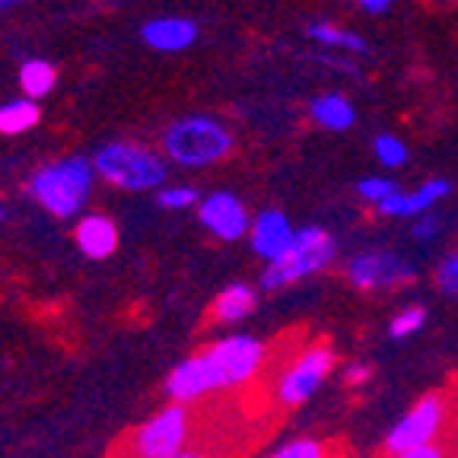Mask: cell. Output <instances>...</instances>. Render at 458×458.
<instances>
[{"instance_id":"cell-1","label":"cell","mask_w":458,"mask_h":458,"mask_svg":"<svg viewBox=\"0 0 458 458\" xmlns=\"http://www.w3.org/2000/svg\"><path fill=\"white\" fill-rule=\"evenodd\" d=\"M96 182V165L86 157H64L48 163L29 179V194L55 216H73L83 210Z\"/></svg>"},{"instance_id":"cell-2","label":"cell","mask_w":458,"mask_h":458,"mask_svg":"<svg viewBox=\"0 0 458 458\" xmlns=\"http://www.w3.org/2000/svg\"><path fill=\"white\" fill-rule=\"evenodd\" d=\"M163 150L172 163L185 165V169H208L229 157L233 134L226 124H220L210 114H188L165 128Z\"/></svg>"},{"instance_id":"cell-3","label":"cell","mask_w":458,"mask_h":458,"mask_svg":"<svg viewBox=\"0 0 458 458\" xmlns=\"http://www.w3.org/2000/svg\"><path fill=\"white\" fill-rule=\"evenodd\" d=\"M93 165L99 179H106L114 188H124V191H150V188L163 185L169 175L165 159L159 153L131 140L102 143L93 157Z\"/></svg>"},{"instance_id":"cell-4","label":"cell","mask_w":458,"mask_h":458,"mask_svg":"<svg viewBox=\"0 0 458 458\" xmlns=\"http://www.w3.org/2000/svg\"><path fill=\"white\" fill-rule=\"evenodd\" d=\"M191 439V411L188 404H165L153 417L134 427L118 443L114 458H169L188 449Z\"/></svg>"},{"instance_id":"cell-5","label":"cell","mask_w":458,"mask_h":458,"mask_svg":"<svg viewBox=\"0 0 458 458\" xmlns=\"http://www.w3.org/2000/svg\"><path fill=\"white\" fill-rule=\"evenodd\" d=\"M337 255V245L335 239L325 233L322 226H302L296 229V239L293 245L271 261L261 274V286L265 290H280L286 284H296V280L309 277L315 271H325V267L335 261Z\"/></svg>"},{"instance_id":"cell-6","label":"cell","mask_w":458,"mask_h":458,"mask_svg":"<svg viewBox=\"0 0 458 458\" xmlns=\"http://www.w3.org/2000/svg\"><path fill=\"white\" fill-rule=\"evenodd\" d=\"M335 360H337V353H335V347H331V341L306 344L277 376L274 398L280 401V408H296V404L312 398V394L318 392V386L331 376Z\"/></svg>"},{"instance_id":"cell-7","label":"cell","mask_w":458,"mask_h":458,"mask_svg":"<svg viewBox=\"0 0 458 458\" xmlns=\"http://www.w3.org/2000/svg\"><path fill=\"white\" fill-rule=\"evenodd\" d=\"M452 414V398L445 392H429L417 401L408 414L401 417L392 427V433L386 437V455H398V452L420 449V445L439 443V437L449 427Z\"/></svg>"},{"instance_id":"cell-8","label":"cell","mask_w":458,"mask_h":458,"mask_svg":"<svg viewBox=\"0 0 458 458\" xmlns=\"http://www.w3.org/2000/svg\"><path fill=\"white\" fill-rule=\"evenodd\" d=\"M216 392H229V382L208 347L198 351L194 357L182 360L165 379V394L172 398V404H191V401H200Z\"/></svg>"},{"instance_id":"cell-9","label":"cell","mask_w":458,"mask_h":458,"mask_svg":"<svg viewBox=\"0 0 458 458\" xmlns=\"http://www.w3.org/2000/svg\"><path fill=\"white\" fill-rule=\"evenodd\" d=\"M344 274L357 290L372 293V290H392V286L411 284L417 271L414 265H408L404 258L392 255V251H363L347 261Z\"/></svg>"},{"instance_id":"cell-10","label":"cell","mask_w":458,"mask_h":458,"mask_svg":"<svg viewBox=\"0 0 458 458\" xmlns=\"http://www.w3.org/2000/svg\"><path fill=\"white\" fill-rule=\"evenodd\" d=\"M214 353V360L220 363V369L226 372L229 388L249 386L251 379H258V372L267 360V347L258 337L249 335H229L220 337L208 347Z\"/></svg>"},{"instance_id":"cell-11","label":"cell","mask_w":458,"mask_h":458,"mask_svg":"<svg viewBox=\"0 0 458 458\" xmlns=\"http://www.w3.org/2000/svg\"><path fill=\"white\" fill-rule=\"evenodd\" d=\"M198 220L204 229H210L223 242H236V239L251 233V216L245 204L233 191H214L200 200Z\"/></svg>"},{"instance_id":"cell-12","label":"cell","mask_w":458,"mask_h":458,"mask_svg":"<svg viewBox=\"0 0 458 458\" xmlns=\"http://www.w3.org/2000/svg\"><path fill=\"white\" fill-rule=\"evenodd\" d=\"M296 239V229L290 226L286 214L280 210H261V214L251 220V233H249V242H251V251L258 258H265L267 265L277 261Z\"/></svg>"},{"instance_id":"cell-13","label":"cell","mask_w":458,"mask_h":458,"mask_svg":"<svg viewBox=\"0 0 458 458\" xmlns=\"http://www.w3.org/2000/svg\"><path fill=\"white\" fill-rule=\"evenodd\" d=\"M452 191V182L449 179H429L423 182L420 188L414 191H398L394 198H388L386 204H379V214L382 216H423L429 210L437 208L439 200H445Z\"/></svg>"},{"instance_id":"cell-14","label":"cell","mask_w":458,"mask_h":458,"mask_svg":"<svg viewBox=\"0 0 458 458\" xmlns=\"http://www.w3.org/2000/svg\"><path fill=\"white\" fill-rule=\"evenodd\" d=\"M194 38H198V26L185 16H159V20H150L143 26V42L163 55L185 51Z\"/></svg>"},{"instance_id":"cell-15","label":"cell","mask_w":458,"mask_h":458,"mask_svg":"<svg viewBox=\"0 0 458 458\" xmlns=\"http://www.w3.org/2000/svg\"><path fill=\"white\" fill-rule=\"evenodd\" d=\"M73 239H77L80 251H83L86 258L102 261V258L114 255V249H118V226H114L106 214H86L83 220L77 223Z\"/></svg>"},{"instance_id":"cell-16","label":"cell","mask_w":458,"mask_h":458,"mask_svg":"<svg viewBox=\"0 0 458 458\" xmlns=\"http://www.w3.org/2000/svg\"><path fill=\"white\" fill-rule=\"evenodd\" d=\"M258 306V296L249 284H229L210 306V318L220 325H236L242 318H249Z\"/></svg>"},{"instance_id":"cell-17","label":"cell","mask_w":458,"mask_h":458,"mask_svg":"<svg viewBox=\"0 0 458 458\" xmlns=\"http://www.w3.org/2000/svg\"><path fill=\"white\" fill-rule=\"evenodd\" d=\"M309 112H312L315 124H322V128H328V131H347L353 122H357V108H353L351 99L341 93L315 96Z\"/></svg>"},{"instance_id":"cell-18","label":"cell","mask_w":458,"mask_h":458,"mask_svg":"<svg viewBox=\"0 0 458 458\" xmlns=\"http://www.w3.org/2000/svg\"><path fill=\"white\" fill-rule=\"evenodd\" d=\"M42 118V108L36 99H10L0 106V134H26Z\"/></svg>"},{"instance_id":"cell-19","label":"cell","mask_w":458,"mask_h":458,"mask_svg":"<svg viewBox=\"0 0 458 458\" xmlns=\"http://www.w3.org/2000/svg\"><path fill=\"white\" fill-rule=\"evenodd\" d=\"M306 36L312 38V42L325 45V48H344V51H357V55H363V51H369V45H366L363 36H357V32H347V29L335 26V22H309Z\"/></svg>"},{"instance_id":"cell-20","label":"cell","mask_w":458,"mask_h":458,"mask_svg":"<svg viewBox=\"0 0 458 458\" xmlns=\"http://www.w3.org/2000/svg\"><path fill=\"white\" fill-rule=\"evenodd\" d=\"M55 83H57V71L48 61H42V57H32V61H26L20 67V86L22 93H26V99H42V96H48L55 89Z\"/></svg>"},{"instance_id":"cell-21","label":"cell","mask_w":458,"mask_h":458,"mask_svg":"<svg viewBox=\"0 0 458 458\" xmlns=\"http://www.w3.org/2000/svg\"><path fill=\"white\" fill-rule=\"evenodd\" d=\"M372 153H376V159H379L386 169H398V165L408 163V147H404V140H398L394 134L376 137V140H372Z\"/></svg>"},{"instance_id":"cell-22","label":"cell","mask_w":458,"mask_h":458,"mask_svg":"<svg viewBox=\"0 0 458 458\" xmlns=\"http://www.w3.org/2000/svg\"><path fill=\"white\" fill-rule=\"evenodd\" d=\"M423 325H427V309H423V306H408V309H401V312L392 318V325H388V335H392L394 341H401V337L417 335Z\"/></svg>"},{"instance_id":"cell-23","label":"cell","mask_w":458,"mask_h":458,"mask_svg":"<svg viewBox=\"0 0 458 458\" xmlns=\"http://www.w3.org/2000/svg\"><path fill=\"white\" fill-rule=\"evenodd\" d=\"M271 458H331V449L322 439H290Z\"/></svg>"},{"instance_id":"cell-24","label":"cell","mask_w":458,"mask_h":458,"mask_svg":"<svg viewBox=\"0 0 458 458\" xmlns=\"http://www.w3.org/2000/svg\"><path fill=\"white\" fill-rule=\"evenodd\" d=\"M357 194L363 200H372V204L379 208V204H386L388 198H394V194H398V188H394L392 179H382V175H369V179H363L357 185Z\"/></svg>"},{"instance_id":"cell-25","label":"cell","mask_w":458,"mask_h":458,"mask_svg":"<svg viewBox=\"0 0 458 458\" xmlns=\"http://www.w3.org/2000/svg\"><path fill=\"white\" fill-rule=\"evenodd\" d=\"M157 200H159V208H165V210H185V208H191V204H198V188L169 185L157 194Z\"/></svg>"},{"instance_id":"cell-26","label":"cell","mask_w":458,"mask_h":458,"mask_svg":"<svg viewBox=\"0 0 458 458\" xmlns=\"http://www.w3.org/2000/svg\"><path fill=\"white\" fill-rule=\"evenodd\" d=\"M437 286L445 296L458 300V255H445L437 267Z\"/></svg>"},{"instance_id":"cell-27","label":"cell","mask_w":458,"mask_h":458,"mask_svg":"<svg viewBox=\"0 0 458 458\" xmlns=\"http://www.w3.org/2000/svg\"><path fill=\"white\" fill-rule=\"evenodd\" d=\"M439 229H443V216L423 214V216H417V223L411 226V236H414L417 242H429V239L439 236Z\"/></svg>"},{"instance_id":"cell-28","label":"cell","mask_w":458,"mask_h":458,"mask_svg":"<svg viewBox=\"0 0 458 458\" xmlns=\"http://www.w3.org/2000/svg\"><path fill=\"white\" fill-rule=\"evenodd\" d=\"M386 458H449V449L443 443H433V445H420V449H408V452H398V455H386Z\"/></svg>"},{"instance_id":"cell-29","label":"cell","mask_w":458,"mask_h":458,"mask_svg":"<svg viewBox=\"0 0 458 458\" xmlns=\"http://www.w3.org/2000/svg\"><path fill=\"white\" fill-rule=\"evenodd\" d=\"M372 379V369L366 363H351L347 366V369H344V382H347V386H366V382Z\"/></svg>"},{"instance_id":"cell-30","label":"cell","mask_w":458,"mask_h":458,"mask_svg":"<svg viewBox=\"0 0 458 458\" xmlns=\"http://www.w3.org/2000/svg\"><path fill=\"white\" fill-rule=\"evenodd\" d=\"M357 4L366 10V13H386V10L392 7L394 0H357Z\"/></svg>"},{"instance_id":"cell-31","label":"cell","mask_w":458,"mask_h":458,"mask_svg":"<svg viewBox=\"0 0 458 458\" xmlns=\"http://www.w3.org/2000/svg\"><path fill=\"white\" fill-rule=\"evenodd\" d=\"M169 458H208V455L198 449H185V452H179V455H169Z\"/></svg>"},{"instance_id":"cell-32","label":"cell","mask_w":458,"mask_h":458,"mask_svg":"<svg viewBox=\"0 0 458 458\" xmlns=\"http://www.w3.org/2000/svg\"><path fill=\"white\" fill-rule=\"evenodd\" d=\"M20 4H26V0H0V13H4V10H13V7H20Z\"/></svg>"},{"instance_id":"cell-33","label":"cell","mask_w":458,"mask_h":458,"mask_svg":"<svg viewBox=\"0 0 458 458\" xmlns=\"http://www.w3.org/2000/svg\"><path fill=\"white\" fill-rule=\"evenodd\" d=\"M7 220V208H4V200H0V223Z\"/></svg>"}]
</instances>
